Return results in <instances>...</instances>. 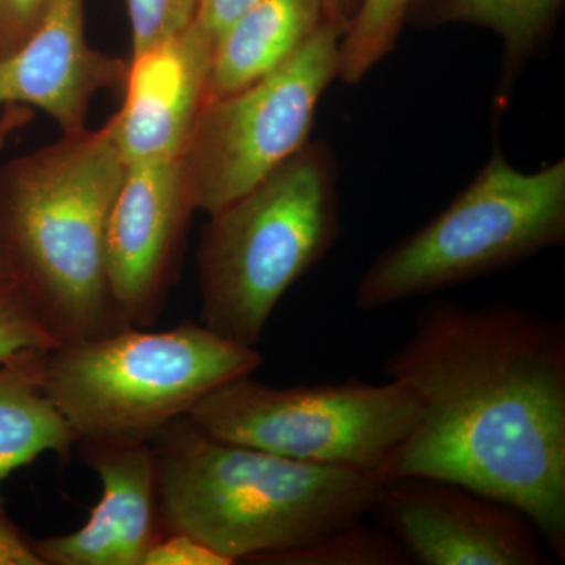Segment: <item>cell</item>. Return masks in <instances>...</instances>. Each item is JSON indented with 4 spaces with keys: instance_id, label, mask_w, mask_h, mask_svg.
<instances>
[{
    "instance_id": "cell-1",
    "label": "cell",
    "mask_w": 565,
    "mask_h": 565,
    "mask_svg": "<svg viewBox=\"0 0 565 565\" xmlns=\"http://www.w3.org/2000/svg\"><path fill=\"white\" fill-rule=\"evenodd\" d=\"M419 405L379 481L455 482L525 516L565 557V326L514 303L433 300L385 360Z\"/></svg>"
},
{
    "instance_id": "cell-2",
    "label": "cell",
    "mask_w": 565,
    "mask_h": 565,
    "mask_svg": "<svg viewBox=\"0 0 565 565\" xmlns=\"http://www.w3.org/2000/svg\"><path fill=\"white\" fill-rule=\"evenodd\" d=\"M150 444L166 533L196 539L232 564H256L362 522L381 489L360 471L222 440L188 416Z\"/></svg>"
},
{
    "instance_id": "cell-3",
    "label": "cell",
    "mask_w": 565,
    "mask_h": 565,
    "mask_svg": "<svg viewBox=\"0 0 565 565\" xmlns=\"http://www.w3.org/2000/svg\"><path fill=\"white\" fill-rule=\"evenodd\" d=\"M125 172L109 121L0 166V250L62 344L128 327L106 270L107 221Z\"/></svg>"
},
{
    "instance_id": "cell-4",
    "label": "cell",
    "mask_w": 565,
    "mask_h": 565,
    "mask_svg": "<svg viewBox=\"0 0 565 565\" xmlns=\"http://www.w3.org/2000/svg\"><path fill=\"white\" fill-rule=\"evenodd\" d=\"M340 234L332 145L308 141L243 196L210 215L199 247L202 323L256 348L285 294Z\"/></svg>"
},
{
    "instance_id": "cell-5",
    "label": "cell",
    "mask_w": 565,
    "mask_h": 565,
    "mask_svg": "<svg viewBox=\"0 0 565 565\" xmlns=\"http://www.w3.org/2000/svg\"><path fill=\"white\" fill-rule=\"evenodd\" d=\"M256 348L203 323L122 327L44 353L41 386L79 440L150 441L206 394L262 366Z\"/></svg>"
},
{
    "instance_id": "cell-6",
    "label": "cell",
    "mask_w": 565,
    "mask_h": 565,
    "mask_svg": "<svg viewBox=\"0 0 565 565\" xmlns=\"http://www.w3.org/2000/svg\"><path fill=\"white\" fill-rule=\"evenodd\" d=\"M565 243V158L522 172L493 145L473 181L433 221L375 256L355 307L382 310L519 266Z\"/></svg>"
},
{
    "instance_id": "cell-7",
    "label": "cell",
    "mask_w": 565,
    "mask_h": 565,
    "mask_svg": "<svg viewBox=\"0 0 565 565\" xmlns=\"http://www.w3.org/2000/svg\"><path fill=\"white\" fill-rule=\"evenodd\" d=\"M188 418L222 440L379 481L414 433L419 405L407 386L390 379L280 388L244 375L206 394Z\"/></svg>"
},
{
    "instance_id": "cell-8",
    "label": "cell",
    "mask_w": 565,
    "mask_h": 565,
    "mask_svg": "<svg viewBox=\"0 0 565 565\" xmlns=\"http://www.w3.org/2000/svg\"><path fill=\"white\" fill-rule=\"evenodd\" d=\"M344 32L343 24L323 20L262 79L203 104L182 154L195 211L222 210L310 141L323 93L340 77Z\"/></svg>"
},
{
    "instance_id": "cell-9",
    "label": "cell",
    "mask_w": 565,
    "mask_h": 565,
    "mask_svg": "<svg viewBox=\"0 0 565 565\" xmlns=\"http://www.w3.org/2000/svg\"><path fill=\"white\" fill-rule=\"evenodd\" d=\"M373 511L423 565H541L544 539L514 509L455 482L405 476L381 482Z\"/></svg>"
},
{
    "instance_id": "cell-10",
    "label": "cell",
    "mask_w": 565,
    "mask_h": 565,
    "mask_svg": "<svg viewBox=\"0 0 565 565\" xmlns=\"http://www.w3.org/2000/svg\"><path fill=\"white\" fill-rule=\"evenodd\" d=\"M193 206L181 158L129 163L106 230V270L121 322L148 329L161 315Z\"/></svg>"
},
{
    "instance_id": "cell-11",
    "label": "cell",
    "mask_w": 565,
    "mask_h": 565,
    "mask_svg": "<svg viewBox=\"0 0 565 565\" xmlns=\"http://www.w3.org/2000/svg\"><path fill=\"white\" fill-rule=\"evenodd\" d=\"M103 493L74 533L33 542L44 565H141L166 535L159 514L158 465L150 441L79 440Z\"/></svg>"
},
{
    "instance_id": "cell-12",
    "label": "cell",
    "mask_w": 565,
    "mask_h": 565,
    "mask_svg": "<svg viewBox=\"0 0 565 565\" xmlns=\"http://www.w3.org/2000/svg\"><path fill=\"white\" fill-rule=\"evenodd\" d=\"M214 43L193 22L131 55L122 107L109 122L122 162L181 158L206 96Z\"/></svg>"
},
{
    "instance_id": "cell-13",
    "label": "cell",
    "mask_w": 565,
    "mask_h": 565,
    "mask_svg": "<svg viewBox=\"0 0 565 565\" xmlns=\"http://www.w3.org/2000/svg\"><path fill=\"white\" fill-rule=\"evenodd\" d=\"M126 73L128 63L88 44L85 0H51L31 36L0 58V107H36L63 134L79 132L95 96Z\"/></svg>"
},
{
    "instance_id": "cell-14",
    "label": "cell",
    "mask_w": 565,
    "mask_h": 565,
    "mask_svg": "<svg viewBox=\"0 0 565 565\" xmlns=\"http://www.w3.org/2000/svg\"><path fill=\"white\" fill-rule=\"evenodd\" d=\"M326 20V0H258L212 54L204 103L243 90L299 50Z\"/></svg>"
},
{
    "instance_id": "cell-15",
    "label": "cell",
    "mask_w": 565,
    "mask_h": 565,
    "mask_svg": "<svg viewBox=\"0 0 565 565\" xmlns=\"http://www.w3.org/2000/svg\"><path fill=\"white\" fill-rule=\"evenodd\" d=\"M564 0H414L408 21L416 28L476 25L503 44L498 102L509 93L527 63L545 50L555 32Z\"/></svg>"
},
{
    "instance_id": "cell-16",
    "label": "cell",
    "mask_w": 565,
    "mask_h": 565,
    "mask_svg": "<svg viewBox=\"0 0 565 565\" xmlns=\"http://www.w3.org/2000/svg\"><path fill=\"white\" fill-rule=\"evenodd\" d=\"M44 353L0 364V490L10 475L40 456L65 457L77 445L76 434L41 386Z\"/></svg>"
},
{
    "instance_id": "cell-17",
    "label": "cell",
    "mask_w": 565,
    "mask_h": 565,
    "mask_svg": "<svg viewBox=\"0 0 565 565\" xmlns=\"http://www.w3.org/2000/svg\"><path fill=\"white\" fill-rule=\"evenodd\" d=\"M414 0H360L340 47V77L362 82L396 47Z\"/></svg>"
},
{
    "instance_id": "cell-18",
    "label": "cell",
    "mask_w": 565,
    "mask_h": 565,
    "mask_svg": "<svg viewBox=\"0 0 565 565\" xmlns=\"http://www.w3.org/2000/svg\"><path fill=\"white\" fill-rule=\"evenodd\" d=\"M411 557L396 541L362 522L323 535L302 548L263 557L269 565H405Z\"/></svg>"
},
{
    "instance_id": "cell-19",
    "label": "cell",
    "mask_w": 565,
    "mask_h": 565,
    "mask_svg": "<svg viewBox=\"0 0 565 565\" xmlns=\"http://www.w3.org/2000/svg\"><path fill=\"white\" fill-rule=\"evenodd\" d=\"M61 344L21 286L14 280L0 281V364Z\"/></svg>"
},
{
    "instance_id": "cell-20",
    "label": "cell",
    "mask_w": 565,
    "mask_h": 565,
    "mask_svg": "<svg viewBox=\"0 0 565 565\" xmlns=\"http://www.w3.org/2000/svg\"><path fill=\"white\" fill-rule=\"evenodd\" d=\"M125 6L136 55L184 31L193 21L196 0H125Z\"/></svg>"
},
{
    "instance_id": "cell-21",
    "label": "cell",
    "mask_w": 565,
    "mask_h": 565,
    "mask_svg": "<svg viewBox=\"0 0 565 565\" xmlns=\"http://www.w3.org/2000/svg\"><path fill=\"white\" fill-rule=\"evenodd\" d=\"M51 0H0V58L13 54L40 24Z\"/></svg>"
},
{
    "instance_id": "cell-22",
    "label": "cell",
    "mask_w": 565,
    "mask_h": 565,
    "mask_svg": "<svg viewBox=\"0 0 565 565\" xmlns=\"http://www.w3.org/2000/svg\"><path fill=\"white\" fill-rule=\"evenodd\" d=\"M141 565H232L210 546L185 534H166L148 550Z\"/></svg>"
},
{
    "instance_id": "cell-23",
    "label": "cell",
    "mask_w": 565,
    "mask_h": 565,
    "mask_svg": "<svg viewBox=\"0 0 565 565\" xmlns=\"http://www.w3.org/2000/svg\"><path fill=\"white\" fill-rule=\"evenodd\" d=\"M258 0H196L193 24L215 44L237 18Z\"/></svg>"
},
{
    "instance_id": "cell-24",
    "label": "cell",
    "mask_w": 565,
    "mask_h": 565,
    "mask_svg": "<svg viewBox=\"0 0 565 565\" xmlns=\"http://www.w3.org/2000/svg\"><path fill=\"white\" fill-rule=\"evenodd\" d=\"M0 565H44L33 542L14 525L0 504Z\"/></svg>"
},
{
    "instance_id": "cell-25",
    "label": "cell",
    "mask_w": 565,
    "mask_h": 565,
    "mask_svg": "<svg viewBox=\"0 0 565 565\" xmlns=\"http://www.w3.org/2000/svg\"><path fill=\"white\" fill-rule=\"evenodd\" d=\"M360 0H326V20L343 24L348 29Z\"/></svg>"
},
{
    "instance_id": "cell-26",
    "label": "cell",
    "mask_w": 565,
    "mask_h": 565,
    "mask_svg": "<svg viewBox=\"0 0 565 565\" xmlns=\"http://www.w3.org/2000/svg\"><path fill=\"white\" fill-rule=\"evenodd\" d=\"M13 280L11 277L9 264H7L6 256H3L2 250H0V281H9Z\"/></svg>"
}]
</instances>
